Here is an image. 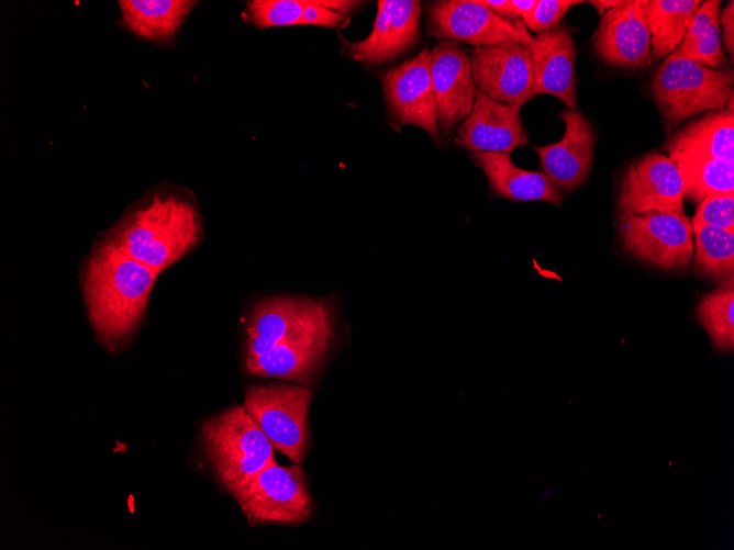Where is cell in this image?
Wrapping results in <instances>:
<instances>
[{
    "label": "cell",
    "instance_id": "cell-1",
    "mask_svg": "<svg viewBox=\"0 0 734 550\" xmlns=\"http://www.w3.org/2000/svg\"><path fill=\"white\" fill-rule=\"evenodd\" d=\"M157 273L105 242L88 262L85 298L100 341L114 349L135 329Z\"/></svg>",
    "mask_w": 734,
    "mask_h": 550
},
{
    "label": "cell",
    "instance_id": "cell-2",
    "mask_svg": "<svg viewBox=\"0 0 734 550\" xmlns=\"http://www.w3.org/2000/svg\"><path fill=\"white\" fill-rule=\"evenodd\" d=\"M199 235L200 218L190 202L178 195H155L110 242L159 273L190 250Z\"/></svg>",
    "mask_w": 734,
    "mask_h": 550
},
{
    "label": "cell",
    "instance_id": "cell-3",
    "mask_svg": "<svg viewBox=\"0 0 734 550\" xmlns=\"http://www.w3.org/2000/svg\"><path fill=\"white\" fill-rule=\"evenodd\" d=\"M733 82L732 68L710 69L670 54L654 72L649 91L665 127L671 130L697 114L725 109Z\"/></svg>",
    "mask_w": 734,
    "mask_h": 550
},
{
    "label": "cell",
    "instance_id": "cell-4",
    "mask_svg": "<svg viewBox=\"0 0 734 550\" xmlns=\"http://www.w3.org/2000/svg\"><path fill=\"white\" fill-rule=\"evenodd\" d=\"M200 430L204 453L231 494L276 461L273 444L243 405L205 419Z\"/></svg>",
    "mask_w": 734,
    "mask_h": 550
},
{
    "label": "cell",
    "instance_id": "cell-5",
    "mask_svg": "<svg viewBox=\"0 0 734 550\" xmlns=\"http://www.w3.org/2000/svg\"><path fill=\"white\" fill-rule=\"evenodd\" d=\"M312 399V391L304 385L268 382L249 386L243 407L274 448L300 464L308 448Z\"/></svg>",
    "mask_w": 734,
    "mask_h": 550
},
{
    "label": "cell",
    "instance_id": "cell-6",
    "mask_svg": "<svg viewBox=\"0 0 734 550\" xmlns=\"http://www.w3.org/2000/svg\"><path fill=\"white\" fill-rule=\"evenodd\" d=\"M232 495L253 525H297L314 513L305 476L299 463L289 467L268 464Z\"/></svg>",
    "mask_w": 734,
    "mask_h": 550
},
{
    "label": "cell",
    "instance_id": "cell-7",
    "mask_svg": "<svg viewBox=\"0 0 734 550\" xmlns=\"http://www.w3.org/2000/svg\"><path fill=\"white\" fill-rule=\"evenodd\" d=\"M619 235L629 255L664 270H685L693 257L691 220L675 213H623Z\"/></svg>",
    "mask_w": 734,
    "mask_h": 550
},
{
    "label": "cell",
    "instance_id": "cell-8",
    "mask_svg": "<svg viewBox=\"0 0 734 550\" xmlns=\"http://www.w3.org/2000/svg\"><path fill=\"white\" fill-rule=\"evenodd\" d=\"M427 34L475 47L513 43L530 45L533 36L520 20L504 18L478 0H440L427 9Z\"/></svg>",
    "mask_w": 734,
    "mask_h": 550
},
{
    "label": "cell",
    "instance_id": "cell-9",
    "mask_svg": "<svg viewBox=\"0 0 734 550\" xmlns=\"http://www.w3.org/2000/svg\"><path fill=\"white\" fill-rule=\"evenodd\" d=\"M685 186L672 159L652 151L624 170L618 197V213L685 214Z\"/></svg>",
    "mask_w": 734,
    "mask_h": 550
},
{
    "label": "cell",
    "instance_id": "cell-10",
    "mask_svg": "<svg viewBox=\"0 0 734 550\" xmlns=\"http://www.w3.org/2000/svg\"><path fill=\"white\" fill-rule=\"evenodd\" d=\"M390 117L399 125L411 124L440 139V127L431 78V49L380 74Z\"/></svg>",
    "mask_w": 734,
    "mask_h": 550
},
{
    "label": "cell",
    "instance_id": "cell-11",
    "mask_svg": "<svg viewBox=\"0 0 734 550\" xmlns=\"http://www.w3.org/2000/svg\"><path fill=\"white\" fill-rule=\"evenodd\" d=\"M336 338V318L294 334L268 351L245 360L253 375L312 384Z\"/></svg>",
    "mask_w": 734,
    "mask_h": 550
},
{
    "label": "cell",
    "instance_id": "cell-12",
    "mask_svg": "<svg viewBox=\"0 0 734 550\" xmlns=\"http://www.w3.org/2000/svg\"><path fill=\"white\" fill-rule=\"evenodd\" d=\"M421 5L415 0H379L370 34L358 42L342 35L343 53L368 66L390 63L410 50L420 38Z\"/></svg>",
    "mask_w": 734,
    "mask_h": 550
},
{
    "label": "cell",
    "instance_id": "cell-13",
    "mask_svg": "<svg viewBox=\"0 0 734 550\" xmlns=\"http://www.w3.org/2000/svg\"><path fill=\"white\" fill-rule=\"evenodd\" d=\"M334 317L333 307L325 301L292 296L263 300L254 306L247 328L246 359Z\"/></svg>",
    "mask_w": 734,
    "mask_h": 550
},
{
    "label": "cell",
    "instance_id": "cell-14",
    "mask_svg": "<svg viewBox=\"0 0 734 550\" xmlns=\"http://www.w3.org/2000/svg\"><path fill=\"white\" fill-rule=\"evenodd\" d=\"M468 57L477 90L489 98L522 108L536 96L527 45L475 47Z\"/></svg>",
    "mask_w": 734,
    "mask_h": 550
},
{
    "label": "cell",
    "instance_id": "cell-15",
    "mask_svg": "<svg viewBox=\"0 0 734 550\" xmlns=\"http://www.w3.org/2000/svg\"><path fill=\"white\" fill-rule=\"evenodd\" d=\"M592 45L597 56L609 66L638 69L650 65L645 0H626L604 12L592 36Z\"/></svg>",
    "mask_w": 734,
    "mask_h": 550
},
{
    "label": "cell",
    "instance_id": "cell-16",
    "mask_svg": "<svg viewBox=\"0 0 734 550\" xmlns=\"http://www.w3.org/2000/svg\"><path fill=\"white\" fill-rule=\"evenodd\" d=\"M431 78L438 127L449 139L469 115L478 91L466 52L455 42L441 41L431 49Z\"/></svg>",
    "mask_w": 734,
    "mask_h": 550
},
{
    "label": "cell",
    "instance_id": "cell-17",
    "mask_svg": "<svg viewBox=\"0 0 734 550\" xmlns=\"http://www.w3.org/2000/svg\"><path fill=\"white\" fill-rule=\"evenodd\" d=\"M558 117L565 124L561 139L545 146H534V149L550 183L559 192H569L578 188L590 172L597 133L591 122L578 110L567 108Z\"/></svg>",
    "mask_w": 734,
    "mask_h": 550
},
{
    "label": "cell",
    "instance_id": "cell-18",
    "mask_svg": "<svg viewBox=\"0 0 734 550\" xmlns=\"http://www.w3.org/2000/svg\"><path fill=\"white\" fill-rule=\"evenodd\" d=\"M518 105L496 101L477 91L469 115L456 130V144L470 153H504L529 143Z\"/></svg>",
    "mask_w": 734,
    "mask_h": 550
},
{
    "label": "cell",
    "instance_id": "cell-19",
    "mask_svg": "<svg viewBox=\"0 0 734 550\" xmlns=\"http://www.w3.org/2000/svg\"><path fill=\"white\" fill-rule=\"evenodd\" d=\"M527 47L535 94H552L577 110V48L568 25L536 34Z\"/></svg>",
    "mask_w": 734,
    "mask_h": 550
},
{
    "label": "cell",
    "instance_id": "cell-20",
    "mask_svg": "<svg viewBox=\"0 0 734 550\" xmlns=\"http://www.w3.org/2000/svg\"><path fill=\"white\" fill-rule=\"evenodd\" d=\"M471 158L483 171L494 195L514 201H545L561 205V193L545 173L516 167L510 154L476 153Z\"/></svg>",
    "mask_w": 734,
    "mask_h": 550
},
{
    "label": "cell",
    "instance_id": "cell-21",
    "mask_svg": "<svg viewBox=\"0 0 734 550\" xmlns=\"http://www.w3.org/2000/svg\"><path fill=\"white\" fill-rule=\"evenodd\" d=\"M669 156L683 154L734 161V112L710 111L676 131L665 146Z\"/></svg>",
    "mask_w": 734,
    "mask_h": 550
},
{
    "label": "cell",
    "instance_id": "cell-22",
    "mask_svg": "<svg viewBox=\"0 0 734 550\" xmlns=\"http://www.w3.org/2000/svg\"><path fill=\"white\" fill-rule=\"evenodd\" d=\"M196 3L188 0L119 1L124 24L136 35L158 42L173 40Z\"/></svg>",
    "mask_w": 734,
    "mask_h": 550
},
{
    "label": "cell",
    "instance_id": "cell-23",
    "mask_svg": "<svg viewBox=\"0 0 734 550\" xmlns=\"http://www.w3.org/2000/svg\"><path fill=\"white\" fill-rule=\"evenodd\" d=\"M701 3L700 0H645L653 61L679 46Z\"/></svg>",
    "mask_w": 734,
    "mask_h": 550
},
{
    "label": "cell",
    "instance_id": "cell-24",
    "mask_svg": "<svg viewBox=\"0 0 734 550\" xmlns=\"http://www.w3.org/2000/svg\"><path fill=\"white\" fill-rule=\"evenodd\" d=\"M669 157L682 176L685 197L700 202L711 194L734 193V161L683 154Z\"/></svg>",
    "mask_w": 734,
    "mask_h": 550
},
{
    "label": "cell",
    "instance_id": "cell-25",
    "mask_svg": "<svg viewBox=\"0 0 734 550\" xmlns=\"http://www.w3.org/2000/svg\"><path fill=\"white\" fill-rule=\"evenodd\" d=\"M696 273L714 281H732L734 276V231L693 226Z\"/></svg>",
    "mask_w": 734,
    "mask_h": 550
},
{
    "label": "cell",
    "instance_id": "cell-26",
    "mask_svg": "<svg viewBox=\"0 0 734 550\" xmlns=\"http://www.w3.org/2000/svg\"><path fill=\"white\" fill-rule=\"evenodd\" d=\"M697 317L708 333L713 347L719 351L734 348V285L733 280L723 282L701 298Z\"/></svg>",
    "mask_w": 734,
    "mask_h": 550
},
{
    "label": "cell",
    "instance_id": "cell-27",
    "mask_svg": "<svg viewBox=\"0 0 734 550\" xmlns=\"http://www.w3.org/2000/svg\"><path fill=\"white\" fill-rule=\"evenodd\" d=\"M304 0H254L248 18L259 29L302 24Z\"/></svg>",
    "mask_w": 734,
    "mask_h": 550
},
{
    "label": "cell",
    "instance_id": "cell-28",
    "mask_svg": "<svg viewBox=\"0 0 734 550\" xmlns=\"http://www.w3.org/2000/svg\"><path fill=\"white\" fill-rule=\"evenodd\" d=\"M720 15L715 18L705 32L688 48L671 54L686 57L710 69L727 68V58L722 48Z\"/></svg>",
    "mask_w": 734,
    "mask_h": 550
},
{
    "label": "cell",
    "instance_id": "cell-29",
    "mask_svg": "<svg viewBox=\"0 0 734 550\" xmlns=\"http://www.w3.org/2000/svg\"><path fill=\"white\" fill-rule=\"evenodd\" d=\"M693 226L734 231V193H716L702 199L691 220Z\"/></svg>",
    "mask_w": 734,
    "mask_h": 550
},
{
    "label": "cell",
    "instance_id": "cell-30",
    "mask_svg": "<svg viewBox=\"0 0 734 550\" xmlns=\"http://www.w3.org/2000/svg\"><path fill=\"white\" fill-rule=\"evenodd\" d=\"M582 1L576 0H537L535 7L522 18V23L536 34L555 30L560 25L566 12Z\"/></svg>",
    "mask_w": 734,
    "mask_h": 550
},
{
    "label": "cell",
    "instance_id": "cell-31",
    "mask_svg": "<svg viewBox=\"0 0 734 550\" xmlns=\"http://www.w3.org/2000/svg\"><path fill=\"white\" fill-rule=\"evenodd\" d=\"M721 13V1L708 0L701 3L688 26L682 42L674 52H681L691 46Z\"/></svg>",
    "mask_w": 734,
    "mask_h": 550
},
{
    "label": "cell",
    "instance_id": "cell-32",
    "mask_svg": "<svg viewBox=\"0 0 734 550\" xmlns=\"http://www.w3.org/2000/svg\"><path fill=\"white\" fill-rule=\"evenodd\" d=\"M481 4L492 9L498 14L522 20L536 4L537 0H478ZM522 22V21H521Z\"/></svg>",
    "mask_w": 734,
    "mask_h": 550
},
{
    "label": "cell",
    "instance_id": "cell-33",
    "mask_svg": "<svg viewBox=\"0 0 734 550\" xmlns=\"http://www.w3.org/2000/svg\"><path fill=\"white\" fill-rule=\"evenodd\" d=\"M720 27L722 30L724 49L733 58L734 53V2L730 1L720 13Z\"/></svg>",
    "mask_w": 734,
    "mask_h": 550
},
{
    "label": "cell",
    "instance_id": "cell-34",
    "mask_svg": "<svg viewBox=\"0 0 734 550\" xmlns=\"http://www.w3.org/2000/svg\"><path fill=\"white\" fill-rule=\"evenodd\" d=\"M622 2L623 1H620V0H592V1H587V3H590L591 5H593L601 15L604 12H607L608 10L620 5Z\"/></svg>",
    "mask_w": 734,
    "mask_h": 550
}]
</instances>
